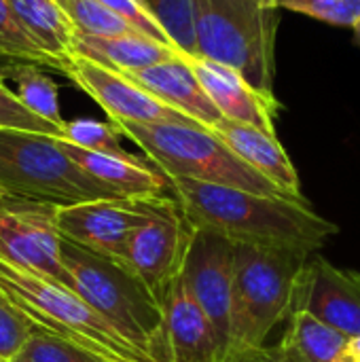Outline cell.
Segmentation results:
<instances>
[{
	"label": "cell",
	"mask_w": 360,
	"mask_h": 362,
	"mask_svg": "<svg viewBox=\"0 0 360 362\" xmlns=\"http://www.w3.org/2000/svg\"><path fill=\"white\" fill-rule=\"evenodd\" d=\"M168 180L172 195L193 227L219 231L233 242L316 252L339 231L335 223L316 214L308 199L261 195L191 178Z\"/></svg>",
	"instance_id": "1"
},
{
	"label": "cell",
	"mask_w": 360,
	"mask_h": 362,
	"mask_svg": "<svg viewBox=\"0 0 360 362\" xmlns=\"http://www.w3.org/2000/svg\"><path fill=\"white\" fill-rule=\"evenodd\" d=\"M62 265L68 288L102 314L151 361H168L163 305L127 265L62 238Z\"/></svg>",
	"instance_id": "2"
},
{
	"label": "cell",
	"mask_w": 360,
	"mask_h": 362,
	"mask_svg": "<svg viewBox=\"0 0 360 362\" xmlns=\"http://www.w3.org/2000/svg\"><path fill=\"white\" fill-rule=\"evenodd\" d=\"M312 255L289 246L236 242L233 329L225 362H240L265 348L272 331L289 320L301 274Z\"/></svg>",
	"instance_id": "3"
},
{
	"label": "cell",
	"mask_w": 360,
	"mask_h": 362,
	"mask_svg": "<svg viewBox=\"0 0 360 362\" xmlns=\"http://www.w3.org/2000/svg\"><path fill=\"white\" fill-rule=\"evenodd\" d=\"M0 293L34 329L62 337L104 362H155L127 341L83 297L57 280L0 259Z\"/></svg>",
	"instance_id": "4"
},
{
	"label": "cell",
	"mask_w": 360,
	"mask_h": 362,
	"mask_svg": "<svg viewBox=\"0 0 360 362\" xmlns=\"http://www.w3.org/2000/svg\"><path fill=\"white\" fill-rule=\"evenodd\" d=\"M195 57L240 72L274 98L278 8L269 0H193Z\"/></svg>",
	"instance_id": "5"
},
{
	"label": "cell",
	"mask_w": 360,
	"mask_h": 362,
	"mask_svg": "<svg viewBox=\"0 0 360 362\" xmlns=\"http://www.w3.org/2000/svg\"><path fill=\"white\" fill-rule=\"evenodd\" d=\"M121 136L136 142L146 159L168 178L242 189L261 195H282L272 180L244 163L212 129L180 123H115Z\"/></svg>",
	"instance_id": "6"
},
{
	"label": "cell",
	"mask_w": 360,
	"mask_h": 362,
	"mask_svg": "<svg viewBox=\"0 0 360 362\" xmlns=\"http://www.w3.org/2000/svg\"><path fill=\"white\" fill-rule=\"evenodd\" d=\"M0 191L59 208L119 199L62 148L59 138L0 127Z\"/></svg>",
	"instance_id": "7"
},
{
	"label": "cell",
	"mask_w": 360,
	"mask_h": 362,
	"mask_svg": "<svg viewBox=\"0 0 360 362\" xmlns=\"http://www.w3.org/2000/svg\"><path fill=\"white\" fill-rule=\"evenodd\" d=\"M149 216L132 233L127 246V265L144 280L157 301L163 305L172 284L182 272L193 225L185 216L176 197H146Z\"/></svg>",
	"instance_id": "8"
},
{
	"label": "cell",
	"mask_w": 360,
	"mask_h": 362,
	"mask_svg": "<svg viewBox=\"0 0 360 362\" xmlns=\"http://www.w3.org/2000/svg\"><path fill=\"white\" fill-rule=\"evenodd\" d=\"M182 280L189 295L212 322L221 348V362H225L233 329L236 242L219 231L193 227Z\"/></svg>",
	"instance_id": "9"
},
{
	"label": "cell",
	"mask_w": 360,
	"mask_h": 362,
	"mask_svg": "<svg viewBox=\"0 0 360 362\" xmlns=\"http://www.w3.org/2000/svg\"><path fill=\"white\" fill-rule=\"evenodd\" d=\"M59 206L2 195L0 197V259L68 286L62 265Z\"/></svg>",
	"instance_id": "10"
},
{
	"label": "cell",
	"mask_w": 360,
	"mask_h": 362,
	"mask_svg": "<svg viewBox=\"0 0 360 362\" xmlns=\"http://www.w3.org/2000/svg\"><path fill=\"white\" fill-rule=\"evenodd\" d=\"M146 197L98 199L59 208L57 227L62 238L102 257L127 263L132 233L146 221Z\"/></svg>",
	"instance_id": "11"
},
{
	"label": "cell",
	"mask_w": 360,
	"mask_h": 362,
	"mask_svg": "<svg viewBox=\"0 0 360 362\" xmlns=\"http://www.w3.org/2000/svg\"><path fill=\"white\" fill-rule=\"evenodd\" d=\"M66 76L104 108V112L110 117V123L129 121V123L202 125L195 119H189L182 112L170 108L168 104L159 102L149 91L132 83L127 76L110 68H104L87 57L72 55Z\"/></svg>",
	"instance_id": "12"
},
{
	"label": "cell",
	"mask_w": 360,
	"mask_h": 362,
	"mask_svg": "<svg viewBox=\"0 0 360 362\" xmlns=\"http://www.w3.org/2000/svg\"><path fill=\"white\" fill-rule=\"evenodd\" d=\"M295 310H308L350 339L359 337L360 272L335 267L323 257H310L295 293Z\"/></svg>",
	"instance_id": "13"
},
{
	"label": "cell",
	"mask_w": 360,
	"mask_h": 362,
	"mask_svg": "<svg viewBox=\"0 0 360 362\" xmlns=\"http://www.w3.org/2000/svg\"><path fill=\"white\" fill-rule=\"evenodd\" d=\"M123 76H127L132 83L149 91L159 102L168 104L170 108L182 112L189 119H195L208 129H212L223 119L221 110L202 87L189 62V55L185 53H178L166 62H159L142 70L123 72Z\"/></svg>",
	"instance_id": "14"
},
{
	"label": "cell",
	"mask_w": 360,
	"mask_h": 362,
	"mask_svg": "<svg viewBox=\"0 0 360 362\" xmlns=\"http://www.w3.org/2000/svg\"><path fill=\"white\" fill-rule=\"evenodd\" d=\"M202 87L223 117L276 136L278 100L259 93L240 72L206 57H189Z\"/></svg>",
	"instance_id": "15"
},
{
	"label": "cell",
	"mask_w": 360,
	"mask_h": 362,
	"mask_svg": "<svg viewBox=\"0 0 360 362\" xmlns=\"http://www.w3.org/2000/svg\"><path fill=\"white\" fill-rule=\"evenodd\" d=\"M170 362H221V348L212 322L189 295L182 272L163 303Z\"/></svg>",
	"instance_id": "16"
},
{
	"label": "cell",
	"mask_w": 360,
	"mask_h": 362,
	"mask_svg": "<svg viewBox=\"0 0 360 362\" xmlns=\"http://www.w3.org/2000/svg\"><path fill=\"white\" fill-rule=\"evenodd\" d=\"M212 132L252 170H257L261 176L272 180L286 197L306 202L301 195V182L299 174L286 155L284 146L278 142V136H269L259 127L231 121L223 117Z\"/></svg>",
	"instance_id": "17"
},
{
	"label": "cell",
	"mask_w": 360,
	"mask_h": 362,
	"mask_svg": "<svg viewBox=\"0 0 360 362\" xmlns=\"http://www.w3.org/2000/svg\"><path fill=\"white\" fill-rule=\"evenodd\" d=\"M59 142L74 163H79L87 174H91L95 180L106 185L123 199L155 197V195H163V191L170 189L168 176L161 174L151 159L129 161V159L81 148L64 138H59Z\"/></svg>",
	"instance_id": "18"
},
{
	"label": "cell",
	"mask_w": 360,
	"mask_h": 362,
	"mask_svg": "<svg viewBox=\"0 0 360 362\" xmlns=\"http://www.w3.org/2000/svg\"><path fill=\"white\" fill-rule=\"evenodd\" d=\"M176 47L155 42L144 36H87L74 34L72 55L87 57L115 72H134L178 55Z\"/></svg>",
	"instance_id": "19"
},
{
	"label": "cell",
	"mask_w": 360,
	"mask_h": 362,
	"mask_svg": "<svg viewBox=\"0 0 360 362\" xmlns=\"http://www.w3.org/2000/svg\"><path fill=\"white\" fill-rule=\"evenodd\" d=\"M350 337L308 310H295L278 348L284 362H346Z\"/></svg>",
	"instance_id": "20"
},
{
	"label": "cell",
	"mask_w": 360,
	"mask_h": 362,
	"mask_svg": "<svg viewBox=\"0 0 360 362\" xmlns=\"http://www.w3.org/2000/svg\"><path fill=\"white\" fill-rule=\"evenodd\" d=\"M38 47L62 64L64 76L72 59L74 28L55 0H6Z\"/></svg>",
	"instance_id": "21"
},
{
	"label": "cell",
	"mask_w": 360,
	"mask_h": 362,
	"mask_svg": "<svg viewBox=\"0 0 360 362\" xmlns=\"http://www.w3.org/2000/svg\"><path fill=\"white\" fill-rule=\"evenodd\" d=\"M0 59L4 64H30L64 74L62 64L38 47L6 0H0Z\"/></svg>",
	"instance_id": "22"
},
{
	"label": "cell",
	"mask_w": 360,
	"mask_h": 362,
	"mask_svg": "<svg viewBox=\"0 0 360 362\" xmlns=\"http://www.w3.org/2000/svg\"><path fill=\"white\" fill-rule=\"evenodd\" d=\"M8 78L17 83L19 100L34 115L64 129L66 121L62 119V112H59L57 85L42 72V68L30 66V64H15L8 72Z\"/></svg>",
	"instance_id": "23"
},
{
	"label": "cell",
	"mask_w": 360,
	"mask_h": 362,
	"mask_svg": "<svg viewBox=\"0 0 360 362\" xmlns=\"http://www.w3.org/2000/svg\"><path fill=\"white\" fill-rule=\"evenodd\" d=\"M76 34L87 36H142L129 21L98 0H55ZM146 38V36H144Z\"/></svg>",
	"instance_id": "24"
},
{
	"label": "cell",
	"mask_w": 360,
	"mask_h": 362,
	"mask_svg": "<svg viewBox=\"0 0 360 362\" xmlns=\"http://www.w3.org/2000/svg\"><path fill=\"white\" fill-rule=\"evenodd\" d=\"M168 32L178 51L195 57L193 0H138Z\"/></svg>",
	"instance_id": "25"
},
{
	"label": "cell",
	"mask_w": 360,
	"mask_h": 362,
	"mask_svg": "<svg viewBox=\"0 0 360 362\" xmlns=\"http://www.w3.org/2000/svg\"><path fill=\"white\" fill-rule=\"evenodd\" d=\"M119 136L121 134L115 123H100L93 119H74V121H66L62 138L93 153H104V155H112V157H121L129 161H142V157L132 155L121 146Z\"/></svg>",
	"instance_id": "26"
},
{
	"label": "cell",
	"mask_w": 360,
	"mask_h": 362,
	"mask_svg": "<svg viewBox=\"0 0 360 362\" xmlns=\"http://www.w3.org/2000/svg\"><path fill=\"white\" fill-rule=\"evenodd\" d=\"M8 362H104L91 352L36 329Z\"/></svg>",
	"instance_id": "27"
},
{
	"label": "cell",
	"mask_w": 360,
	"mask_h": 362,
	"mask_svg": "<svg viewBox=\"0 0 360 362\" xmlns=\"http://www.w3.org/2000/svg\"><path fill=\"white\" fill-rule=\"evenodd\" d=\"M272 6L301 13L333 25L356 28L360 23V0H269Z\"/></svg>",
	"instance_id": "28"
},
{
	"label": "cell",
	"mask_w": 360,
	"mask_h": 362,
	"mask_svg": "<svg viewBox=\"0 0 360 362\" xmlns=\"http://www.w3.org/2000/svg\"><path fill=\"white\" fill-rule=\"evenodd\" d=\"M0 127L4 129H23V132H36L62 138L64 129L57 125L45 121L42 117L34 115L17 95V91H11L4 85V78L0 76Z\"/></svg>",
	"instance_id": "29"
},
{
	"label": "cell",
	"mask_w": 360,
	"mask_h": 362,
	"mask_svg": "<svg viewBox=\"0 0 360 362\" xmlns=\"http://www.w3.org/2000/svg\"><path fill=\"white\" fill-rule=\"evenodd\" d=\"M34 331L36 329L32 322L0 293V358L4 362L11 361Z\"/></svg>",
	"instance_id": "30"
},
{
	"label": "cell",
	"mask_w": 360,
	"mask_h": 362,
	"mask_svg": "<svg viewBox=\"0 0 360 362\" xmlns=\"http://www.w3.org/2000/svg\"><path fill=\"white\" fill-rule=\"evenodd\" d=\"M98 2H102L106 8H110L125 21H129L142 36H146L155 42L168 45V47H176L172 42V38L168 36V32L161 28V23L138 0H98Z\"/></svg>",
	"instance_id": "31"
},
{
	"label": "cell",
	"mask_w": 360,
	"mask_h": 362,
	"mask_svg": "<svg viewBox=\"0 0 360 362\" xmlns=\"http://www.w3.org/2000/svg\"><path fill=\"white\" fill-rule=\"evenodd\" d=\"M240 362H284V361H282V356H280L278 348H269V346H265V348H261V350H257V352H252V354L244 356Z\"/></svg>",
	"instance_id": "32"
},
{
	"label": "cell",
	"mask_w": 360,
	"mask_h": 362,
	"mask_svg": "<svg viewBox=\"0 0 360 362\" xmlns=\"http://www.w3.org/2000/svg\"><path fill=\"white\" fill-rule=\"evenodd\" d=\"M346 362H360V335L350 339L346 350Z\"/></svg>",
	"instance_id": "33"
},
{
	"label": "cell",
	"mask_w": 360,
	"mask_h": 362,
	"mask_svg": "<svg viewBox=\"0 0 360 362\" xmlns=\"http://www.w3.org/2000/svg\"><path fill=\"white\" fill-rule=\"evenodd\" d=\"M13 66H15V64H4V62L0 59V76H2V78H8V72H11Z\"/></svg>",
	"instance_id": "34"
},
{
	"label": "cell",
	"mask_w": 360,
	"mask_h": 362,
	"mask_svg": "<svg viewBox=\"0 0 360 362\" xmlns=\"http://www.w3.org/2000/svg\"><path fill=\"white\" fill-rule=\"evenodd\" d=\"M354 36H356V42L360 45V23L356 25V28H354Z\"/></svg>",
	"instance_id": "35"
},
{
	"label": "cell",
	"mask_w": 360,
	"mask_h": 362,
	"mask_svg": "<svg viewBox=\"0 0 360 362\" xmlns=\"http://www.w3.org/2000/svg\"><path fill=\"white\" fill-rule=\"evenodd\" d=\"M2 195H4V193H2V191H0V197H2Z\"/></svg>",
	"instance_id": "36"
},
{
	"label": "cell",
	"mask_w": 360,
	"mask_h": 362,
	"mask_svg": "<svg viewBox=\"0 0 360 362\" xmlns=\"http://www.w3.org/2000/svg\"><path fill=\"white\" fill-rule=\"evenodd\" d=\"M0 362H4V361H2V358H0Z\"/></svg>",
	"instance_id": "37"
}]
</instances>
